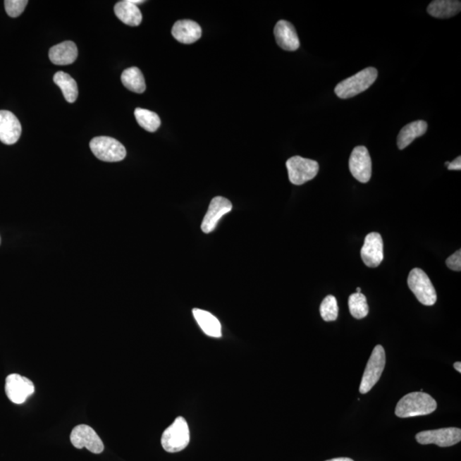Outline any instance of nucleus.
Returning a JSON list of instances; mask_svg holds the SVG:
<instances>
[{"label":"nucleus","instance_id":"nucleus-1","mask_svg":"<svg viewBox=\"0 0 461 461\" xmlns=\"http://www.w3.org/2000/svg\"><path fill=\"white\" fill-rule=\"evenodd\" d=\"M438 404L430 395L423 392H412L403 396L395 407V414L399 418L416 417L431 414Z\"/></svg>","mask_w":461,"mask_h":461},{"label":"nucleus","instance_id":"nucleus-2","mask_svg":"<svg viewBox=\"0 0 461 461\" xmlns=\"http://www.w3.org/2000/svg\"><path fill=\"white\" fill-rule=\"evenodd\" d=\"M377 77L378 70L375 68H367L338 83L335 87V94L342 99L353 98L367 90L377 80Z\"/></svg>","mask_w":461,"mask_h":461},{"label":"nucleus","instance_id":"nucleus-3","mask_svg":"<svg viewBox=\"0 0 461 461\" xmlns=\"http://www.w3.org/2000/svg\"><path fill=\"white\" fill-rule=\"evenodd\" d=\"M165 451L177 453L185 450L190 443V430L187 420L178 417L166 429L161 439Z\"/></svg>","mask_w":461,"mask_h":461},{"label":"nucleus","instance_id":"nucleus-4","mask_svg":"<svg viewBox=\"0 0 461 461\" xmlns=\"http://www.w3.org/2000/svg\"><path fill=\"white\" fill-rule=\"evenodd\" d=\"M90 148L97 159L108 163L123 161L127 155L124 145L111 137H94L91 140Z\"/></svg>","mask_w":461,"mask_h":461},{"label":"nucleus","instance_id":"nucleus-5","mask_svg":"<svg viewBox=\"0 0 461 461\" xmlns=\"http://www.w3.org/2000/svg\"><path fill=\"white\" fill-rule=\"evenodd\" d=\"M407 285L419 302L426 306L434 305L436 293L434 285L422 269H414L407 278Z\"/></svg>","mask_w":461,"mask_h":461},{"label":"nucleus","instance_id":"nucleus-6","mask_svg":"<svg viewBox=\"0 0 461 461\" xmlns=\"http://www.w3.org/2000/svg\"><path fill=\"white\" fill-rule=\"evenodd\" d=\"M386 352L381 345L374 348L371 357L368 359L365 371H364L359 392L361 394H367L369 392L376 383L379 382L386 367Z\"/></svg>","mask_w":461,"mask_h":461},{"label":"nucleus","instance_id":"nucleus-7","mask_svg":"<svg viewBox=\"0 0 461 461\" xmlns=\"http://www.w3.org/2000/svg\"><path fill=\"white\" fill-rule=\"evenodd\" d=\"M286 168L291 183L301 185L317 176L319 166L316 161L296 156L286 161Z\"/></svg>","mask_w":461,"mask_h":461},{"label":"nucleus","instance_id":"nucleus-8","mask_svg":"<svg viewBox=\"0 0 461 461\" xmlns=\"http://www.w3.org/2000/svg\"><path fill=\"white\" fill-rule=\"evenodd\" d=\"M70 442L78 450L86 448L92 454H101L104 450L103 441L94 429L87 424H79L73 429Z\"/></svg>","mask_w":461,"mask_h":461},{"label":"nucleus","instance_id":"nucleus-9","mask_svg":"<svg viewBox=\"0 0 461 461\" xmlns=\"http://www.w3.org/2000/svg\"><path fill=\"white\" fill-rule=\"evenodd\" d=\"M419 444H436L439 447L446 448L454 446L461 441V430L460 428H443L438 430L419 432L415 436Z\"/></svg>","mask_w":461,"mask_h":461},{"label":"nucleus","instance_id":"nucleus-10","mask_svg":"<svg viewBox=\"0 0 461 461\" xmlns=\"http://www.w3.org/2000/svg\"><path fill=\"white\" fill-rule=\"evenodd\" d=\"M6 393L11 402L23 404L35 393V384L30 379L12 374L6 379Z\"/></svg>","mask_w":461,"mask_h":461},{"label":"nucleus","instance_id":"nucleus-11","mask_svg":"<svg viewBox=\"0 0 461 461\" xmlns=\"http://www.w3.org/2000/svg\"><path fill=\"white\" fill-rule=\"evenodd\" d=\"M350 171L355 180L367 183L371 176V160L365 147H357L352 152L349 161Z\"/></svg>","mask_w":461,"mask_h":461},{"label":"nucleus","instance_id":"nucleus-12","mask_svg":"<svg viewBox=\"0 0 461 461\" xmlns=\"http://www.w3.org/2000/svg\"><path fill=\"white\" fill-rule=\"evenodd\" d=\"M364 264L369 268H377L383 260V244L378 233L367 234L361 250Z\"/></svg>","mask_w":461,"mask_h":461},{"label":"nucleus","instance_id":"nucleus-13","mask_svg":"<svg viewBox=\"0 0 461 461\" xmlns=\"http://www.w3.org/2000/svg\"><path fill=\"white\" fill-rule=\"evenodd\" d=\"M233 204L223 197H214L210 202L208 211L206 213L201 229L204 233L213 232L216 228L218 222L226 214L232 211Z\"/></svg>","mask_w":461,"mask_h":461},{"label":"nucleus","instance_id":"nucleus-14","mask_svg":"<svg viewBox=\"0 0 461 461\" xmlns=\"http://www.w3.org/2000/svg\"><path fill=\"white\" fill-rule=\"evenodd\" d=\"M22 135V126L18 117L8 111H0V141L11 145L18 142Z\"/></svg>","mask_w":461,"mask_h":461},{"label":"nucleus","instance_id":"nucleus-15","mask_svg":"<svg viewBox=\"0 0 461 461\" xmlns=\"http://www.w3.org/2000/svg\"><path fill=\"white\" fill-rule=\"evenodd\" d=\"M274 35L278 47L288 51H294L300 47L296 28L285 20H281L274 27Z\"/></svg>","mask_w":461,"mask_h":461},{"label":"nucleus","instance_id":"nucleus-16","mask_svg":"<svg viewBox=\"0 0 461 461\" xmlns=\"http://www.w3.org/2000/svg\"><path fill=\"white\" fill-rule=\"evenodd\" d=\"M172 35L182 44H192L201 38L202 28L199 24L192 20H180L173 25Z\"/></svg>","mask_w":461,"mask_h":461},{"label":"nucleus","instance_id":"nucleus-17","mask_svg":"<svg viewBox=\"0 0 461 461\" xmlns=\"http://www.w3.org/2000/svg\"><path fill=\"white\" fill-rule=\"evenodd\" d=\"M78 56L76 44L72 42H64L52 47L49 51V59L56 66H70Z\"/></svg>","mask_w":461,"mask_h":461},{"label":"nucleus","instance_id":"nucleus-18","mask_svg":"<svg viewBox=\"0 0 461 461\" xmlns=\"http://www.w3.org/2000/svg\"><path fill=\"white\" fill-rule=\"evenodd\" d=\"M115 14L121 22L128 26H139L142 22V14L137 6L133 5L130 0H124L116 4Z\"/></svg>","mask_w":461,"mask_h":461},{"label":"nucleus","instance_id":"nucleus-19","mask_svg":"<svg viewBox=\"0 0 461 461\" xmlns=\"http://www.w3.org/2000/svg\"><path fill=\"white\" fill-rule=\"evenodd\" d=\"M461 10V2L457 0H435L427 7V12L431 17L436 18H450L459 14Z\"/></svg>","mask_w":461,"mask_h":461},{"label":"nucleus","instance_id":"nucleus-20","mask_svg":"<svg viewBox=\"0 0 461 461\" xmlns=\"http://www.w3.org/2000/svg\"><path fill=\"white\" fill-rule=\"evenodd\" d=\"M192 313L197 324L199 325L201 329L203 330L206 335L212 338L221 337V325L219 319L214 317L208 311L199 309H194Z\"/></svg>","mask_w":461,"mask_h":461},{"label":"nucleus","instance_id":"nucleus-21","mask_svg":"<svg viewBox=\"0 0 461 461\" xmlns=\"http://www.w3.org/2000/svg\"><path fill=\"white\" fill-rule=\"evenodd\" d=\"M428 125L426 121H416L414 123L406 125L402 128L398 137V147L400 149H405L415 139L423 136L426 133Z\"/></svg>","mask_w":461,"mask_h":461},{"label":"nucleus","instance_id":"nucleus-22","mask_svg":"<svg viewBox=\"0 0 461 461\" xmlns=\"http://www.w3.org/2000/svg\"><path fill=\"white\" fill-rule=\"evenodd\" d=\"M56 85L62 91L64 98L68 103H74L78 97V87L72 77L66 72H56L54 77Z\"/></svg>","mask_w":461,"mask_h":461},{"label":"nucleus","instance_id":"nucleus-23","mask_svg":"<svg viewBox=\"0 0 461 461\" xmlns=\"http://www.w3.org/2000/svg\"><path fill=\"white\" fill-rule=\"evenodd\" d=\"M121 82L128 90L136 92V94H143L147 88L142 72L137 67H131L125 70L121 75Z\"/></svg>","mask_w":461,"mask_h":461},{"label":"nucleus","instance_id":"nucleus-24","mask_svg":"<svg viewBox=\"0 0 461 461\" xmlns=\"http://www.w3.org/2000/svg\"><path fill=\"white\" fill-rule=\"evenodd\" d=\"M135 116L140 126L149 133L156 132L161 126L160 117L155 112L137 108Z\"/></svg>","mask_w":461,"mask_h":461},{"label":"nucleus","instance_id":"nucleus-25","mask_svg":"<svg viewBox=\"0 0 461 461\" xmlns=\"http://www.w3.org/2000/svg\"><path fill=\"white\" fill-rule=\"evenodd\" d=\"M349 309L352 316L361 319L365 318L369 312L365 295L362 293H354L349 297Z\"/></svg>","mask_w":461,"mask_h":461},{"label":"nucleus","instance_id":"nucleus-26","mask_svg":"<svg viewBox=\"0 0 461 461\" xmlns=\"http://www.w3.org/2000/svg\"><path fill=\"white\" fill-rule=\"evenodd\" d=\"M319 312L325 321H334L338 316V306L335 297L327 296L319 307Z\"/></svg>","mask_w":461,"mask_h":461},{"label":"nucleus","instance_id":"nucleus-27","mask_svg":"<svg viewBox=\"0 0 461 461\" xmlns=\"http://www.w3.org/2000/svg\"><path fill=\"white\" fill-rule=\"evenodd\" d=\"M27 4V0H6V13L11 18H18L25 10Z\"/></svg>","mask_w":461,"mask_h":461},{"label":"nucleus","instance_id":"nucleus-28","mask_svg":"<svg viewBox=\"0 0 461 461\" xmlns=\"http://www.w3.org/2000/svg\"><path fill=\"white\" fill-rule=\"evenodd\" d=\"M446 264L448 269H450L457 272H460L461 269V252L460 250H457L455 254L448 257L446 261Z\"/></svg>","mask_w":461,"mask_h":461},{"label":"nucleus","instance_id":"nucleus-29","mask_svg":"<svg viewBox=\"0 0 461 461\" xmlns=\"http://www.w3.org/2000/svg\"><path fill=\"white\" fill-rule=\"evenodd\" d=\"M448 171H460L461 169V157L458 156L456 159L451 161L448 166Z\"/></svg>","mask_w":461,"mask_h":461},{"label":"nucleus","instance_id":"nucleus-30","mask_svg":"<svg viewBox=\"0 0 461 461\" xmlns=\"http://www.w3.org/2000/svg\"><path fill=\"white\" fill-rule=\"evenodd\" d=\"M454 367L455 368V370L457 371H459V373H461V363L460 362H457L454 364Z\"/></svg>","mask_w":461,"mask_h":461},{"label":"nucleus","instance_id":"nucleus-31","mask_svg":"<svg viewBox=\"0 0 461 461\" xmlns=\"http://www.w3.org/2000/svg\"><path fill=\"white\" fill-rule=\"evenodd\" d=\"M326 461H354V460L350 458H336Z\"/></svg>","mask_w":461,"mask_h":461},{"label":"nucleus","instance_id":"nucleus-32","mask_svg":"<svg viewBox=\"0 0 461 461\" xmlns=\"http://www.w3.org/2000/svg\"><path fill=\"white\" fill-rule=\"evenodd\" d=\"M131 3L133 4V5H137V4H141L144 3V1H141V0H130Z\"/></svg>","mask_w":461,"mask_h":461},{"label":"nucleus","instance_id":"nucleus-33","mask_svg":"<svg viewBox=\"0 0 461 461\" xmlns=\"http://www.w3.org/2000/svg\"><path fill=\"white\" fill-rule=\"evenodd\" d=\"M357 293H362V290H361V288H359V287L357 289Z\"/></svg>","mask_w":461,"mask_h":461},{"label":"nucleus","instance_id":"nucleus-34","mask_svg":"<svg viewBox=\"0 0 461 461\" xmlns=\"http://www.w3.org/2000/svg\"><path fill=\"white\" fill-rule=\"evenodd\" d=\"M448 164H450V161H446V163H445V165L446 166H448Z\"/></svg>","mask_w":461,"mask_h":461}]
</instances>
